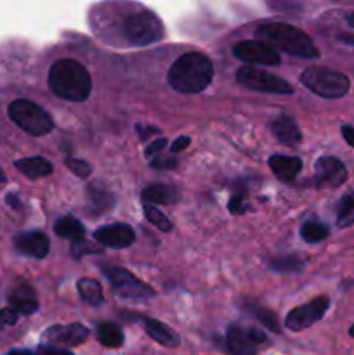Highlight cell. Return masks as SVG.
Here are the masks:
<instances>
[{
    "label": "cell",
    "mask_w": 354,
    "mask_h": 355,
    "mask_svg": "<svg viewBox=\"0 0 354 355\" xmlns=\"http://www.w3.org/2000/svg\"><path fill=\"white\" fill-rule=\"evenodd\" d=\"M214 78V64L201 52L183 54L169 69V85L183 94H196L207 89Z\"/></svg>",
    "instance_id": "1"
},
{
    "label": "cell",
    "mask_w": 354,
    "mask_h": 355,
    "mask_svg": "<svg viewBox=\"0 0 354 355\" xmlns=\"http://www.w3.org/2000/svg\"><path fill=\"white\" fill-rule=\"evenodd\" d=\"M49 87L61 99L83 103L92 92V78L78 61L59 59L49 69Z\"/></svg>",
    "instance_id": "2"
},
{
    "label": "cell",
    "mask_w": 354,
    "mask_h": 355,
    "mask_svg": "<svg viewBox=\"0 0 354 355\" xmlns=\"http://www.w3.org/2000/svg\"><path fill=\"white\" fill-rule=\"evenodd\" d=\"M257 38L271 47H278L292 55L305 59H318L319 51L309 35L287 23H264L255 30Z\"/></svg>",
    "instance_id": "3"
},
{
    "label": "cell",
    "mask_w": 354,
    "mask_h": 355,
    "mask_svg": "<svg viewBox=\"0 0 354 355\" xmlns=\"http://www.w3.org/2000/svg\"><path fill=\"white\" fill-rule=\"evenodd\" d=\"M301 82L305 89L325 99H340L351 89L349 76L323 66L305 68L301 75Z\"/></svg>",
    "instance_id": "4"
},
{
    "label": "cell",
    "mask_w": 354,
    "mask_h": 355,
    "mask_svg": "<svg viewBox=\"0 0 354 355\" xmlns=\"http://www.w3.org/2000/svg\"><path fill=\"white\" fill-rule=\"evenodd\" d=\"M9 118L26 134L33 135V137H40V135H47L54 128V120L51 114L38 106L37 103L28 99H16L9 104Z\"/></svg>",
    "instance_id": "5"
},
{
    "label": "cell",
    "mask_w": 354,
    "mask_h": 355,
    "mask_svg": "<svg viewBox=\"0 0 354 355\" xmlns=\"http://www.w3.org/2000/svg\"><path fill=\"white\" fill-rule=\"evenodd\" d=\"M163 23L156 14L149 10H141V12H132L125 17L124 21V35L130 44L134 45H149L162 40Z\"/></svg>",
    "instance_id": "6"
},
{
    "label": "cell",
    "mask_w": 354,
    "mask_h": 355,
    "mask_svg": "<svg viewBox=\"0 0 354 355\" xmlns=\"http://www.w3.org/2000/svg\"><path fill=\"white\" fill-rule=\"evenodd\" d=\"M236 82L242 87H245V89L257 90V92L281 94V96L294 94V87L287 80L280 78V76L273 75V73L264 71V69L253 68V66H242L236 71Z\"/></svg>",
    "instance_id": "7"
},
{
    "label": "cell",
    "mask_w": 354,
    "mask_h": 355,
    "mask_svg": "<svg viewBox=\"0 0 354 355\" xmlns=\"http://www.w3.org/2000/svg\"><path fill=\"white\" fill-rule=\"evenodd\" d=\"M104 274L110 279L115 293L120 295V297L130 298V300H144V298L155 297V290L151 286H148L144 281L135 277L132 272H128L127 269H121V267H106Z\"/></svg>",
    "instance_id": "8"
},
{
    "label": "cell",
    "mask_w": 354,
    "mask_h": 355,
    "mask_svg": "<svg viewBox=\"0 0 354 355\" xmlns=\"http://www.w3.org/2000/svg\"><path fill=\"white\" fill-rule=\"evenodd\" d=\"M330 309V298L328 297H318L314 300L307 302L304 305L292 309L288 312L287 319H285V326L290 331H302V329L311 328L318 321H321L323 315Z\"/></svg>",
    "instance_id": "9"
},
{
    "label": "cell",
    "mask_w": 354,
    "mask_h": 355,
    "mask_svg": "<svg viewBox=\"0 0 354 355\" xmlns=\"http://www.w3.org/2000/svg\"><path fill=\"white\" fill-rule=\"evenodd\" d=\"M264 342L266 335L260 329L233 324L226 335V350L231 355H255L259 345Z\"/></svg>",
    "instance_id": "10"
},
{
    "label": "cell",
    "mask_w": 354,
    "mask_h": 355,
    "mask_svg": "<svg viewBox=\"0 0 354 355\" xmlns=\"http://www.w3.org/2000/svg\"><path fill=\"white\" fill-rule=\"evenodd\" d=\"M233 54L239 59V61L250 64H264V66H278L281 62L280 54L276 49L271 45L264 44L260 40H245L239 42L233 47Z\"/></svg>",
    "instance_id": "11"
},
{
    "label": "cell",
    "mask_w": 354,
    "mask_h": 355,
    "mask_svg": "<svg viewBox=\"0 0 354 355\" xmlns=\"http://www.w3.org/2000/svg\"><path fill=\"white\" fill-rule=\"evenodd\" d=\"M316 186L323 189H337L347 180V168L335 156H321L314 165Z\"/></svg>",
    "instance_id": "12"
},
{
    "label": "cell",
    "mask_w": 354,
    "mask_h": 355,
    "mask_svg": "<svg viewBox=\"0 0 354 355\" xmlns=\"http://www.w3.org/2000/svg\"><path fill=\"white\" fill-rule=\"evenodd\" d=\"M14 248L17 253L31 259H45L51 250V241L49 236L40 231H26L14 236Z\"/></svg>",
    "instance_id": "13"
},
{
    "label": "cell",
    "mask_w": 354,
    "mask_h": 355,
    "mask_svg": "<svg viewBox=\"0 0 354 355\" xmlns=\"http://www.w3.org/2000/svg\"><path fill=\"white\" fill-rule=\"evenodd\" d=\"M89 329L83 324H66V326H52L45 329L44 340L52 345H66L78 347L85 343L89 338Z\"/></svg>",
    "instance_id": "14"
},
{
    "label": "cell",
    "mask_w": 354,
    "mask_h": 355,
    "mask_svg": "<svg viewBox=\"0 0 354 355\" xmlns=\"http://www.w3.org/2000/svg\"><path fill=\"white\" fill-rule=\"evenodd\" d=\"M94 238L97 243H101L103 246L108 248H128V246L134 245L135 234L132 231L130 225L127 224H111L99 227L94 232Z\"/></svg>",
    "instance_id": "15"
},
{
    "label": "cell",
    "mask_w": 354,
    "mask_h": 355,
    "mask_svg": "<svg viewBox=\"0 0 354 355\" xmlns=\"http://www.w3.org/2000/svg\"><path fill=\"white\" fill-rule=\"evenodd\" d=\"M7 300H9V307L14 309L19 315H31L38 311L35 291L28 284H17L10 288Z\"/></svg>",
    "instance_id": "16"
},
{
    "label": "cell",
    "mask_w": 354,
    "mask_h": 355,
    "mask_svg": "<svg viewBox=\"0 0 354 355\" xmlns=\"http://www.w3.org/2000/svg\"><path fill=\"white\" fill-rule=\"evenodd\" d=\"M271 130L276 135L278 141L283 146H288V148H295L302 141L301 128L295 123L294 118L287 116V114H280L276 120L271 121Z\"/></svg>",
    "instance_id": "17"
},
{
    "label": "cell",
    "mask_w": 354,
    "mask_h": 355,
    "mask_svg": "<svg viewBox=\"0 0 354 355\" xmlns=\"http://www.w3.org/2000/svg\"><path fill=\"white\" fill-rule=\"evenodd\" d=\"M141 324L142 328H144L146 335H148L149 338L155 340V342H158L160 345L169 347V349H176V347L180 343L177 333L174 331L172 328H169L167 324H163V322L156 321V319L142 318Z\"/></svg>",
    "instance_id": "18"
},
{
    "label": "cell",
    "mask_w": 354,
    "mask_h": 355,
    "mask_svg": "<svg viewBox=\"0 0 354 355\" xmlns=\"http://www.w3.org/2000/svg\"><path fill=\"white\" fill-rule=\"evenodd\" d=\"M269 168L281 182H294L295 177L302 170V159L295 156L273 155L269 158Z\"/></svg>",
    "instance_id": "19"
},
{
    "label": "cell",
    "mask_w": 354,
    "mask_h": 355,
    "mask_svg": "<svg viewBox=\"0 0 354 355\" xmlns=\"http://www.w3.org/2000/svg\"><path fill=\"white\" fill-rule=\"evenodd\" d=\"M14 166H16V168L19 170L23 175H26L28 179H31V180L42 179V177H47L54 172V166H52V163L47 162L45 158H42V156L17 159V162L14 163Z\"/></svg>",
    "instance_id": "20"
},
{
    "label": "cell",
    "mask_w": 354,
    "mask_h": 355,
    "mask_svg": "<svg viewBox=\"0 0 354 355\" xmlns=\"http://www.w3.org/2000/svg\"><path fill=\"white\" fill-rule=\"evenodd\" d=\"M54 232L59 238L73 239V243H75L82 241L83 236H85V227H83L78 218L71 217V215H65V217L58 218V222L54 224Z\"/></svg>",
    "instance_id": "21"
},
{
    "label": "cell",
    "mask_w": 354,
    "mask_h": 355,
    "mask_svg": "<svg viewBox=\"0 0 354 355\" xmlns=\"http://www.w3.org/2000/svg\"><path fill=\"white\" fill-rule=\"evenodd\" d=\"M97 340H99L101 345L108 347V349H118V347L124 345L125 336L124 331L118 324L115 322H103V324L97 326L96 331Z\"/></svg>",
    "instance_id": "22"
},
{
    "label": "cell",
    "mask_w": 354,
    "mask_h": 355,
    "mask_svg": "<svg viewBox=\"0 0 354 355\" xmlns=\"http://www.w3.org/2000/svg\"><path fill=\"white\" fill-rule=\"evenodd\" d=\"M142 200L146 205H174L179 200V194L169 186H151L142 191Z\"/></svg>",
    "instance_id": "23"
},
{
    "label": "cell",
    "mask_w": 354,
    "mask_h": 355,
    "mask_svg": "<svg viewBox=\"0 0 354 355\" xmlns=\"http://www.w3.org/2000/svg\"><path fill=\"white\" fill-rule=\"evenodd\" d=\"M76 290H78L80 298H82L85 304L94 305V307L104 304L103 288H101V284L97 283L96 279H90V277H82V279L76 283Z\"/></svg>",
    "instance_id": "24"
},
{
    "label": "cell",
    "mask_w": 354,
    "mask_h": 355,
    "mask_svg": "<svg viewBox=\"0 0 354 355\" xmlns=\"http://www.w3.org/2000/svg\"><path fill=\"white\" fill-rule=\"evenodd\" d=\"M354 224V191L344 194L337 205V225L340 229L351 227Z\"/></svg>",
    "instance_id": "25"
},
{
    "label": "cell",
    "mask_w": 354,
    "mask_h": 355,
    "mask_svg": "<svg viewBox=\"0 0 354 355\" xmlns=\"http://www.w3.org/2000/svg\"><path fill=\"white\" fill-rule=\"evenodd\" d=\"M301 236L305 243H309V245H314V243L325 241V239L328 238L330 229L326 227L325 224H321V222L309 220L301 227Z\"/></svg>",
    "instance_id": "26"
},
{
    "label": "cell",
    "mask_w": 354,
    "mask_h": 355,
    "mask_svg": "<svg viewBox=\"0 0 354 355\" xmlns=\"http://www.w3.org/2000/svg\"><path fill=\"white\" fill-rule=\"evenodd\" d=\"M245 311H248L250 314H252L253 318L257 319V321L262 322V324L266 326L267 329H271V331H274V333L281 331L280 324H278L276 314H274V312H271V311H267V309H264L262 305L248 304V305H245Z\"/></svg>",
    "instance_id": "27"
},
{
    "label": "cell",
    "mask_w": 354,
    "mask_h": 355,
    "mask_svg": "<svg viewBox=\"0 0 354 355\" xmlns=\"http://www.w3.org/2000/svg\"><path fill=\"white\" fill-rule=\"evenodd\" d=\"M269 269L276 270V272H301L304 269V260L295 255L278 257V259L271 260Z\"/></svg>",
    "instance_id": "28"
},
{
    "label": "cell",
    "mask_w": 354,
    "mask_h": 355,
    "mask_svg": "<svg viewBox=\"0 0 354 355\" xmlns=\"http://www.w3.org/2000/svg\"><path fill=\"white\" fill-rule=\"evenodd\" d=\"M142 211H144L146 220H148L151 225H155L156 229H160L162 232L172 231V222H170V218L167 217L163 211H160L158 208H155L153 205H146L144 203V208H142Z\"/></svg>",
    "instance_id": "29"
},
{
    "label": "cell",
    "mask_w": 354,
    "mask_h": 355,
    "mask_svg": "<svg viewBox=\"0 0 354 355\" xmlns=\"http://www.w3.org/2000/svg\"><path fill=\"white\" fill-rule=\"evenodd\" d=\"M87 198H89V203L92 208H97V210L104 211V210H110L111 207L115 205L113 196L106 191H99L97 187H89L87 189Z\"/></svg>",
    "instance_id": "30"
},
{
    "label": "cell",
    "mask_w": 354,
    "mask_h": 355,
    "mask_svg": "<svg viewBox=\"0 0 354 355\" xmlns=\"http://www.w3.org/2000/svg\"><path fill=\"white\" fill-rule=\"evenodd\" d=\"M65 163L69 168V172H73L76 177H80V179H87V177H90V173H92V166L87 162H83V159L66 158Z\"/></svg>",
    "instance_id": "31"
},
{
    "label": "cell",
    "mask_w": 354,
    "mask_h": 355,
    "mask_svg": "<svg viewBox=\"0 0 354 355\" xmlns=\"http://www.w3.org/2000/svg\"><path fill=\"white\" fill-rule=\"evenodd\" d=\"M101 252H103V250H99L96 245H92V243L83 241V239L82 241H75L71 245V255L73 259L76 260L83 259L85 255H92V253H101Z\"/></svg>",
    "instance_id": "32"
},
{
    "label": "cell",
    "mask_w": 354,
    "mask_h": 355,
    "mask_svg": "<svg viewBox=\"0 0 354 355\" xmlns=\"http://www.w3.org/2000/svg\"><path fill=\"white\" fill-rule=\"evenodd\" d=\"M17 319H19V314H17L14 309L10 307H6L0 311V331H3V329L10 328V326H14L17 322Z\"/></svg>",
    "instance_id": "33"
},
{
    "label": "cell",
    "mask_w": 354,
    "mask_h": 355,
    "mask_svg": "<svg viewBox=\"0 0 354 355\" xmlns=\"http://www.w3.org/2000/svg\"><path fill=\"white\" fill-rule=\"evenodd\" d=\"M246 210H248V205L243 200L242 194H236V196L231 198V201H229V211L233 215H243Z\"/></svg>",
    "instance_id": "34"
},
{
    "label": "cell",
    "mask_w": 354,
    "mask_h": 355,
    "mask_svg": "<svg viewBox=\"0 0 354 355\" xmlns=\"http://www.w3.org/2000/svg\"><path fill=\"white\" fill-rule=\"evenodd\" d=\"M177 162L174 158H167V156L158 155L151 159V168L156 170H170V168H176Z\"/></svg>",
    "instance_id": "35"
},
{
    "label": "cell",
    "mask_w": 354,
    "mask_h": 355,
    "mask_svg": "<svg viewBox=\"0 0 354 355\" xmlns=\"http://www.w3.org/2000/svg\"><path fill=\"white\" fill-rule=\"evenodd\" d=\"M165 146H167V139L163 137V139H156L155 142H151V144L148 146V148H146V156H148V158H155V156H158L160 153L163 151V149H165Z\"/></svg>",
    "instance_id": "36"
},
{
    "label": "cell",
    "mask_w": 354,
    "mask_h": 355,
    "mask_svg": "<svg viewBox=\"0 0 354 355\" xmlns=\"http://www.w3.org/2000/svg\"><path fill=\"white\" fill-rule=\"evenodd\" d=\"M40 352L44 355H75L66 349H59V347H49V345H42Z\"/></svg>",
    "instance_id": "37"
},
{
    "label": "cell",
    "mask_w": 354,
    "mask_h": 355,
    "mask_svg": "<svg viewBox=\"0 0 354 355\" xmlns=\"http://www.w3.org/2000/svg\"><path fill=\"white\" fill-rule=\"evenodd\" d=\"M189 144H191V139L186 137V135H183V137H179V139H176V141H174L172 153L183 151V149H186Z\"/></svg>",
    "instance_id": "38"
},
{
    "label": "cell",
    "mask_w": 354,
    "mask_h": 355,
    "mask_svg": "<svg viewBox=\"0 0 354 355\" xmlns=\"http://www.w3.org/2000/svg\"><path fill=\"white\" fill-rule=\"evenodd\" d=\"M340 132H342V135H344V139H346L347 144H349L351 148H354V127H351V125H342Z\"/></svg>",
    "instance_id": "39"
},
{
    "label": "cell",
    "mask_w": 354,
    "mask_h": 355,
    "mask_svg": "<svg viewBox=\"0 0 354 355\" xmlns=\"http://www.w3.org/2000/svg\"><path fill=\"white\" fill-rule=\"evenodd\" d=\"M337 38H339V40H342V42H344V44H349V45H354V37H353V35H346V33H340V35H339V37H337Z\"/></svg>",
    "instance_id": "40"
},
{
    "label": "cell",
    "mask_w": 354,
    "mask_h": 355,
    "mask_svg": "<svg viewBox=\"0 0 354 355\" xmlns=\"http://www.w3.org/2000/svg\"><path fill=\"white\" fill-rule=\"evenodd\" d=\"M7 203H9L10 207H14V208H19L21 207L19 200H17V198L14 196V194H9V196H7Z\"/></svg>",
    "instance_id": "41"
},
{
    "label": "cell",
    "mask_w": 354,
    "mask_h": 355,
    "mask_svg": "<svg viewBox=\"0 0 354 355\" xmlns=\"http://www.w3.org/2000/svg\"><path fill=\"white\" fill-rule=\"evenodd\" d=\"M7 355H38V354L30 352V350H10Z\"/></svg>",
    "instance_id": "42"
},
{
    "label": "cell",
    "mask_w": 354,
    "mask_h": 355,
    "mask_svg": "<svg viewBox=\"0 0 354 355\" xmlns=\"http://www.w3.org/2000/svg\"><path fill=\"white\" fill-rule=\"evenodd\" d=\"M346 21H347V24H349L351 28H354V12L349 14V16L346 17Z\"/></svg>",
    "instance_id": "43"
},
{
    "label": "cell",
    "mask_w": 354,
    "mask_h": 355,
    "mask_svg": "<svg viewBox=\"0 0 354 355\" xmlns=\"http://www.w3.org/2000/svg\"><path fill=\"white\" fill-rule=\"evenodd\" d=\"M0 182H6V173L2 170H0Z\"/></svg>",
    "instance_id": "44"
},
{
    "label": "cell",
    "mask_w": 354,
    "mask_h": 355,
    "mask_svg": "<svg viewBox=\"0 0 354 355\" xmlns=\"http://www.w3.org/2000/svg\"><path fill=\"white\" fill-rule=\"evenodd\" d=\"M349 335H351V336H353V338H354V324H353V326H351V328H349Z\"/></svg>",
    "instance_id": "45"
}]
</instances>
